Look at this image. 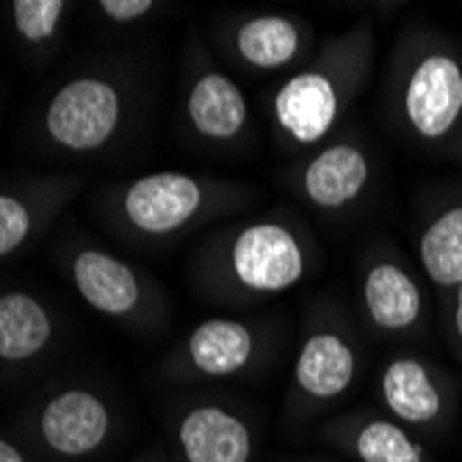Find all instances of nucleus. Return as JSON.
Wrapping results in <instances>:
<instances>
[{
    "mask_svg": "<svg viewBox=\"0 0 462 462\" xmlns=\"http://www.w3.org/2000/svg\"><path fill=\"white\" fill-rule=\"evenodd\" d=\"M438 329L448 352L457 360L459 368V383H462V285L451 293V297L438 308Z\"/></svg>",
    "mask_w": 462,
    "mask_h": 462,
    "instance_id": "22",
    "label": "nucleus"
},
{
    "mask_svg": "<svg viewBox=\"0 0 462 462\" xmlns=\"http://www.w3.org/2000/svg\"><path fill=\"white\" fill-rule=\"evenodd\" d=\"M365 335L357 319L329 297L305 305L293 344L282 418L291 430L327 421L360 388Z\"/></svg>",
    "mask_w": 462,
    "mask_h": 462,
    "instance_id": "6",
    "label": "nucleus"
},
{
    "mask_svg": "<svg viewBox=\"0 0 462 462\" xmlns=\"http://www.w3.org/2000/svg\"><path fill=\"white\" fill-rule=\"evenodd\" d=\"M376 404L427 446H446L462 418V383L440 360L399 349L376 371Z\"/></svg>",
    "mask_w": 462,
    "mask_h": 462,
    "instance_id": "13",
    "label": "nucleus"
},
{
    "mask_svg": "<svg viewBox=\"0 0 462 462\" xmlns=\"http://www.w3.org/2000/svg\"><path fill=\"white\" fill-rule=\"evenodd\" d=\"M147 100V78L134 61H89L39 100L28 125L31 147L51 161L106 158L136 136Z\"/></svg>",
    "mask_w": 462,
    "mask_h": 462,
    "instance_id": "3",
    "label": "nucleus"
},
{
    "mask_svg": "<svg viewBox=\"0 0 462 462\" xmlns=\"http://www.w3.org/2000/svg\"><path fill=\"white\" fill-rule=\"evenodd\" d=\"M357 324L365 338L415 344L438 324L435 297L391 238L365 244L357 261Z\"/></svg>",
    "mask_w": 462,
    "mask_h": 462,
    "instance_id": "11",
    "label": "nucleus"
},
{
    "mask_svg": "<svg viewBox=\"0 0 462 462\" xmlns=\"http://www.w3.org/2000/svg\"><path fill=\"white\" fill-rule=\"evenodd\" d=\"M324 255L300 211L274 205L205 230L186 261L189 285L205 305L255 308L300 288Z\"/></svg>",
    "mask_w": 462,
    "mask_h": 462,
    "instance_id": "1",
    "label": "nucleus"
},
{
    "mask_svg": "<svg viewBox=\"0 0 462 462\" xmlns=\"http://www.w3.org/2000/svg\"><path fill=\"white\" fill-rule=\"evenodd\" d=\"M172 462H258L263 424L249 404L214 388H189L161 410Z\"/></svg>",
    "mask_w": 462,
    "mask_h": 462,
    "instance_id": "12",
    "label": "nucleus"
},
{
    "mask_svg": "<svg viewBox=\"0 0 462 462\" xmlns=\"http://www.w3.org/2000/svg\"><path fill=\"white\" fill-rule=\"evenodd\" d=\"M136 462H172V459H170V454H161V448H152V454H144Z\"/></svg>",
    "mask_w": 462,
    "mask_h": 462,
    "instance_id": "25",
    "label": "nucleus"
},
{
    "mask_svg": "<svg viewBox=\"0 0 462 462\" xmlns=\"http://www.w3.org/2000/svg\"><path fill=\"white\" fill-rule=\"evenodd\" d=\"M316 438L355 462H438L424 440L376 407H349L319 424Z\"/></svg>",
    "mask_w": 462,
    "mask_h": 462,
    "instance_id": "18",
    "label": "nucleus"
},
{
    "mask_svg": "<svg viewBox=\"0 0 462 462\" xmlns=\"http://www.w3.org/2000/svg\"><path fill=\"white\" fill-rule=\"evenodd\" d=\"M258 199V189L246 180L161 170L97 189L92 214L122 246L166 252L197 230L249 214Z\"/></svg>",
    "mask_w": 462,
    "mask_h": 462,
    "instance_id": "2",
    "label": "nucleus"
},
{
    "mask_svg": "<svg viewBox=\"0 0 462 462\" xmlns=\"http://www.w3.org/2000/svg\"><path fill=\"white\" fill-rule=\"evenodd\" d=\"M446 158H451V161H462V131H459V134H457V139L448 144Z\"/></svg>",
    "mask_w": 462,
    "mask_h": 462,
    "instance_id": "24",
    "label": "nucleus"
},
{
    "mask_svg": "<svg viewBox=\"0 0 462 462\" xmlns=\"http://www.w3.org/2000/svg\"><path fill=\"white\" fill-rule=\"evenodd\" d=\"M67 338V319L48 293L0 288V376L14 380L48 365Z\"/></svg>",
    "mask_w": 462,
    "mask_h": 462,
    "instance_id": "16",
    "label": "nucleus"
},
{
    "mask_svg": "<svg viewBox=\"0 0 462 462\" xmlns=\"http://www.w3.org/2000/svg\"><path fill=\"white\" fill-rule=\"evenodd\" d=\"M75 4L67 0H12L6 4L9 33L17 51L33 64L45 67L61 51Z\"/></svg>",
    "mask_w": 462,
    "mask_h": 462,
    "instance_id": "20",
    "label": "nucleus"
},
{
    "mask_svg": "<svg viewBox=\"0 0 462 462\" xmlns=\"http://www.w3.org/2000/svg\"><path fill=\"white\" fill-rule=\"evenodd\" d=\"M83 189V172H51L0 183V263L31 252Z\"/></svg>",
    "mask_w": 462,
    "mask_h": 462,
    "instance_id": "17",
    "label": "nucleus"
},
{
    "mask_svg": "<svg viewBox=\"0 0 462 462\" xmlns=\"http://www.w3.org/2000/svg\"><path fill=\"white\" fill-rule=\"evenodd\" d=\"M205 39L227 69L277 80L300 69L319 48L310 20L277 9H241L214 17Z\"/></svg>",
    "mask_w": 462,
    "mask_h": 462,
    "instance_id": "14",
    "label": "nucleus"
},
{
    "mask_svg": "<svg viewBox=\"0 0 462 462\" xmlns=\"http://www.w3.org/2000/svg\"><path fill=\"white\" fill-rule=\"evenodd\" d=\"M376 59L368 17L319 39L316 53L269 89L263 108L280 152H308L338 134L365 92Z\"/></svg>",
    "mask_w": 462,
    "mask_h": 462,
    "instance_id": "4",
    "label": "nucleus"
},
{
    "mask_svg": "<svg viewBox=\"0 0 462 462\" xmlns=\"http://www.w3.org/2000/svg\"><path fill=\"white\" fill-rule=\"evenodd\" d=\"M388 128L407 144L446 155L462 131V45L412 23L393 42L383 83Z\"/></svg>",
    "mask_w": 462,
    "mask_h": 462,
    "instance_id": "5",
    "label": "nucleus"
},
{
    "mask_svg": "<svg viewBox=\"0 0 462 462\" xmlns=\"http://www.w3.org/2000/svg\"><path fill=\"white\" fill-rule=\"evenodd\" d=\"M170 9V4H158V0H97L92 4V14L106 28H139Z\"/></svg>",
    "mask_w": 462,
    "mask_h": 462,
    "instance_id": "21",
    "label": "nucleus"
},
{
    "mask_svg": "<svg viewBox=\"0 0 462 462\" xmlns=\"http://www.w3.org/2000/svg\"><path fill=\"white\" fill-rule=\"evenodd\" d=\"M415 255L438 310L462 285V183L424 205L415 225Z\"/></svg>",
    "mask_w": 462,
    "mask_h": 462,
    "instance_id": "19",
    "label": "nucleus"
},
{
    "mask_svg": "<svg viewBox=\"0 0 462 462\" xmlns=\"http://www.w3.org/2000/svg\"><path fill=\"white\" fill-rule=\"evenodd\" d=\"M0 462H42V459H36L14 438H4V435H0Z\"/></svg>",
    "mask_w": 462,
    "mask_h": 462,
    "instance_id": "23",
    "label": "nucleus"
},
{
    "mask_svg": "<svg viewBox=\"0 0 462 462\" xmlns=\"http://www.w3.org/2000/svg\"><path fill=\"white\" fill-rule=\"evenodd\" d=\"M53 263L78 300L119 329L139 338H158L170 329L175 305L163 282L92 233L67 227L53 246Z\"/></svg>",
    "mask_w": 462,
    "mask_h": 462,
    "instance_id": "7",
    "label": "nucleus"
},
{
    "mask_svg": "<svg viewBox=\"0 0 462 462\" xmlns=\"http://www.w3.org/2000/svg\"><path fill=\"white\" fill-rule=\"evenodd\" d=\"M288 327L277 316H208L158 360V380L180 388L249 383L280 357Z\"/></svg>",
    "mask_w": 462,
    "mask_h": 462,
    "instance_id": "8",
    "label": "nucleus"
},
{
    "mask_svg": "<svg viewBox=\"0 0 462 462\" xmlns=\"http://www.w3.org/2000/svg\"><path fill=\"white\" fill-rule=\"evenodd\" d=\"M119 435V407L89 380H56L39 388L14 427V440L42 462H95Z\"/></svg>",
    "mask_w": 462,
    "mask_h": 462,
    "instance_id": "10",
    "label": "nucleus"
},
{
    "mask_svg": "<svg viewBox=\"0 0 462 462\" xmlns=\"http://www.w3.org/2000/svg\"><path fill=\"white\" fill-rule=\"evenodd\" d=\"M288 462H327V459H319V457H300V459H288Z\"/></svg>",
    "mask_w": 462,
    "mask_h": 462,
    "instance_id": "26",
    "label": "nucleus"
},
{
    "mask_svg": "<svg viewBox=\"0 0 462 462\" xmlns=\"http://www.w3.org/2000/svg\"><path fill=\"white\" fill-rule=\"evenodd\" d=\"M376 158L360 128H344L324 144L302 152L282 183L302 205L321 217H349L368 199Z\"/></svg>",
    "mask_w": 462,
    "mask_h": 462,
    "instance_id": "15",
    "label": "nucleus"
},
{
    "mask_svg": "<svg viewBox=\"0 0 462 462\" xmlns=\"http://www.w3.org/2000/svg\"><path fill=\"white\" fill-rule=\"evenodd\" d=\"M178 131L183 142L211 155H244L255 147L249 97L197 28L186 33L180 51Z\"/></svg>",
    "mask_w": 462,
    "mask_h": 462,
    "instance_id": "9",
    "label": "nucleus"
}]
</instances>
